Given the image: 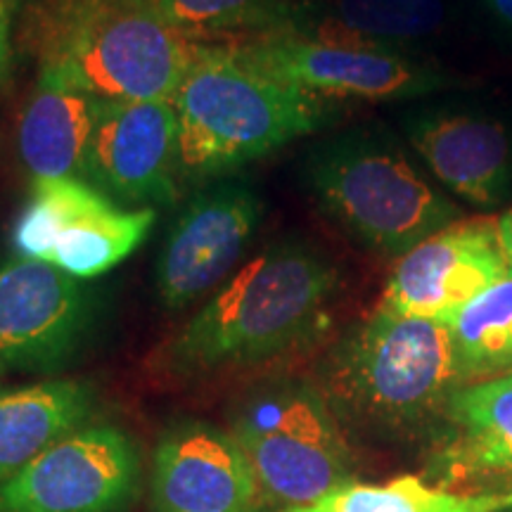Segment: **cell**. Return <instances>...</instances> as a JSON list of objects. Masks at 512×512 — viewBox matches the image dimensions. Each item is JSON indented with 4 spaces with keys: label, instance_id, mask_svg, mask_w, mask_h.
I'll return each instance as SVG.
<instances>
[{
    "label": "cell",
    "instance_id": "obj_1",
    "mask_svg": "<svg viewBox=\"0 0 512 512\" xmlns=\"http://www.w3.org/2000/svg\"><path fill=\"white\" fill-rule=\"evenodd\" d=\"M339 287L335 261L306 240L261 249L157 354L178 380L264 366L318 335Z\"/></svg>",
    "mask_w": 512,
    "mask_h": 512
},
{
    "label": "cell",
    "instance_id": "obj_2",
    "mask_svg": "<svg viewBox=\"0 0 512 512\" xmlns=\"http://www.w3.org/2000/svg\"><path fill=\"white\" fill-rule=\"evenodd\" d=\"M444 320L377 306L337 339L316 387L339 425L382 441L439 439L453 394L465 387Z\"/></svg>",
    "mask_w": 512,
    "mask_h": 512
},
{
    "label": "cell",
    "instance_id": "obj_3",
    "mask_svg": "<svg viewBox=\"0 0 512 512\" xmlns=\"http://www.w3.org/2000/svg\"><path fill=\"white\" fill-rule=\"evenodd\" d=\"M178 178H223L292 140L316 133L330 117L328 98L275 79L228 46L195 43L174 98Z\"/></svg>",
    "mask_w": 512,
    "mask_h": 512
},
{
    "label": "cell",
    "instance_id": "obj_4",
    "mask_svg": "<svg viewBox=\"0 0 512 512\" xmlns=\"http://www.w3.org/2000/svg\"><path fill=\"white\" fill-rule=\"evenodd\" d=\"M304 183L351 238L396 259L463 216L399 145L373 131L320 143L306 157Z\"/></svg>",
    "mask_w": 512,
    "mask_h": 512
},
{
    "label": "cell",
    "instance_id": "obj_5",
    "mask_svg": "<svg viewBox=\"0 0 512 512\" xmlns=\"http://www.w3.org/2000/svg\"><path fill=\"white\" fill-rule=\"evenodd\" d=\"M195 43L157 0H50L43 60L107 102L171 100Z\"/></svg>",
    "mask_w": 512,
    "mask_h": 512
},
{
    "label": "cell",
    "instance_id": "obj_6",
    "mask_svg": "<svg viewBox=\"0 0 512 512\" xmlns=\"http://www.w3.org/2000/svg\"><path fill=\"white\" fill-rule=\"evenodd\" d=\"M228 425L254 467L261 505L273 512L354 482V453L316 382L256 384L235 403Z\"/></svg>",
    "mask_w": 512,
    "mask_h": 512
},
{
    "label": "cell",
    "instance_id": "obj_7",
    "mask_svg": "<svg viewBox=\"0 0 512 512\" xmlns=\"http://www.w3.org/2000/svg\"><path fill=\"white\" fill-rule=\"evenodd\" d=\"M155 221L152 207H124L86 178H60L31 185L12 247L76 280H91L136 252Z\"/></svg>",
    "mask_w": 512,
    "mask_h": 512
},
{
    "label": "cell",
    "instance_id": "obj_8",
    "mask_svg": "<svg viewBox=\"0 0 512 512\" xmlns=\"http://www.w3.org/2000/svg\"><path fill=\"white\" fill-rule=\"evenodd\" d=\"M242 60L320 98L406 100L437 93L451 79L396 48L354 46L283 31L226 43Z\"/></svg>",
    "mask_w": 512,
    "mask_h": 512
},
{
    "label": "cell",
    "instance_id": "obj_9",
    "mask_svg": "<svg viewBox=\"0 0 512 512\" xmlns=\"http://www.w3.org/2000/svg\"><path fill=\"white\" fill-rule=\"evenodd\" d=\"M140 486L133 439L86 425L0 484V512H126Z\"/></svg>",
    "mask_w": 512,
    "mask_h": 512
},
{
    "label": "cell",
    "instance_id": "obj_10",
    "mask_svg": "<svg viewBox=\"0 0 512 512\" xmlns=\"http://www.w3.org/2000/svg\"><path fill=\"white\" fill-rule=\"evenodd\" d=\"M264 219L254 185L235 178L204 185L166 235L155 268L157 297L178 311L209 294L233 271Z\"/></svg>",
    "mask_w": 512,
    "mask_h": 512
},
{
    "label": "cell",
    "instance_id": "obj_11",
    "mask_svg": "<svg viewBox=\"0 0 512 512\" xmlns=\"http://www.w3.org/2000/svg\"><path fill=\"white\" fill-rule=\"evenodd\" d=\"M505 275L496 219L460 216L399 256L380 306L401 316L446 320Z\"/></svg>",
    "mask_w": 512,
    "mask_h": 512
},
{
    "label": "cell",
    "instance_id": "obj_12",
    "mask_svg": "<svg viewBox=\"0 0 512 512\" xmlns=\"http://www.w3.org/2000/svg\"><path fill=\"white\" fill-rule=\"evenodd\" d=\"M93 316L91 292L81 280L46 261L0 264V361L48 373L76 354Z\"/></svg>",
    "mask_w": 512,
    "mask_h": 512
},
{
    "label": "cell",
    "instance_id": "obj_13",
    "mask_svg": "<svg viewBox=\"0 0 512 512\" xmlns=\"http://www.w3.org/2000/svg\"><path fill=\"white\" fill-rule=\"evenodd\" d=\"M83 178L119 204H169L178 195V117L171 100L107 102Z\"/></svg>",
    "mask_w": 512,
    "mask_h": 512
},
{
    "label": "cell",
    "instance_id": "obj_14",
    "mask_svg": "<svg viewBox=\"0 0 512 512\" xmlns=\"http://www.w3.org/2000/svg\"><path fill=\"white\" fill-rule=\"evenodd\" d=\"M152 512H259L254 467L230 430L185 420L159 439L152 460Z\"/></svg>",
    "mask_w": 512,
    "mask_h": 512
},
{
    "label": "cell",
    "instance_id": "obj_15",
    "mask_svg": "<svg viewBox=\"0 0 512 512\" xmlns=\"http://www.w3.org/2000/svg\"><path fill=\"white\" fill-rule=\"evenodd\" d=\"M422 162L460 200L489 209L512 190V136L479 114H418L406 126Z\"/></svg>",
    "mask_w": 512,
    "mask_h": 512
},
{
    "label": "cell",
    "instance_id": "obj_16",
    "mask_svg": "<svg viewBox=\"0 0 512 512\" xmlns=\"http://www.w3.org/2000/svg\"><path fill=\"white\" fill-rule=\"evenodd\" d=\"M107 100L53 62H41L34 93L19 121V155L31 185L83 178L88 145Z\"/></svg>",
    "mask_w": 512,
    "mask_h": 512
},
{
    "label": "cell",
    "instance_id": "obj_17",
    "mask_svg": "<svg viewBox=\"0 0 512 512\" xmlns=\"http://www.w3.org/2000/svg\"><path fill=\"white\" fill-rule=\"evenodd\" d=\"M437 444L430 475L444 489L512 475V373L460 387Z\"/></svg>",
    "mask_w": 512,
    "mask_h": 512
},
{
    "label": "cell",
    "instance_id": "obj_18",
    "mask_svg": "<svg viewBox=\"0 0 512 512\" xmlns=\"http://www.w3.org/2000/svg\"><path fill=\"white\" fill-rule=\"evenodd\" d=\"M93 411L95 392L81 380H48L0 392V484L91 425Z\"/></svg>",
    "mask_w": 512,
    "mask_h": 512
},
{
    "label": "cell",
    "instance_id": "obj_19",
    "mask_svg": "<svg viewBox=\"0 0 512 512\" xmlns=\"http://www.w3.org/2000/svg\"><path fill=\"white\" fill-rule=\"evenodd\" d=\"M297 34L332 43L394 48L439 31L446 22L444 0H320L304 5Z\"/></svg>",
    "mask_w": 512,
    "mask_h": 512
},
{
    "label": "cell",
    "instance_id": "obj_20",
    "mask_svg": "<svg viewBox=\"0 0 512 512\" xmlns=\"http://www.w3.org/2000/svg\"><path fill=\"white\" fill-rule=\"evenodd\" d=\"M171 29L190 43L226 46L299 31L304 5L297 0H157Z\"/></svg>",
    "mask_w": 512,
    "mask_h": 512
},
{
    "label": "cell",
    "instance_id": "obj_21",
    "mask_svg": "<svg viewBox=\"0 0 512 512\" xmlns=\"http://www.w3.org/2000/svg\"><path fill=\"white\" fill-rule=\"evenodd\" d=\"M512 508L508 491H453L408 475L384 484L349 482L318 501L280 512H505Z\"/></svg>",
    "mask_w": 512,
    "mask_h": 512
},
{
    "label": "cell",
    "instance_id": "obj_22",
    "mask_svg": "<svg viewBox=\"0 0 512 512\" xmlns=\"http://www.w3.org/2000/svg\"><path fill=\"white\" fill-rule=\"evenodd\" d=\"M444 323L467 384L512 373V275L460 306Z\"/></svg>",
    "mask_w": 512,
    "mask_h": 512
},
{
    "label": "cell",
    "instance_id": "obj_23",
    "mask_svg": "<svg viewBox=\"0 0 512 512\" xmlns=\"http://www.w3.org/2000/svg\"><path fill=\"white\" fill-rule=\"evenodd\" d=\"M498 226V238H501L505 264H508V275H512V207L503 211L501 216H496Z\"/></svg>",
    "mask_w": 512,
    "mask_h": 512
},
{
    "label": "cell",
    "instance_id": "obj_24",
    "mask_svg": "<svg viewBox=\"0 0 512 512\" xmlns=\"http://www.w3.org/2000/svg\"><path fill=\"white\" fill-rule=\"evenodd\" d=\"M494 15L501 19L505 27L512 29V0H486Z\"/></svg>",
    "mask_w": 512,
    "mask_h": 512
},
{
    "label": "cell",
    "instance_id": "obj_25",
    "mask_svg": "<svg viewBox=\"0 0 512 512\" xmlns=\"http://www.w3.org/2000/svg\"><path fill=\"white\" fill-rule=\"evenodd\" d=\"M8 69H10V62L0 57V79H5V76H8Z\"/></svg>",
    "mask_w": 512,
    "mask_h": 512
},
{
    "label": "cell",
    "instance_id": "obj_26",
    "mask_svg": "<svg viewBox=\"0 0 512 512\" xmlns=\"http://www.w3.org/2000/svg\"><path fill=\"white\" fill-rule=\"evenodd\" d=\"M297 3H302V5H313V3H320V0H297Z\"/></svg>",
    "mask_w": 512,
    "mask_h": 512
},
{
    "label": "cell",
    "instance_id": "obj_27",
    "mask_svg": "<svg viewBox=\"0 0 512 512\" xmlns=\"http://www.w3.org/2000/svg\"><path fill=\"white\" fill-rule=\"evenodd\" d=\"M5 368H8V366H5V363H3V361H0V377H3V375H5Z\"/></svg>",
    "mask_w": 512,
    "mask_h": 512
},
{
    "label": "cell",
    "instance_id": "obj_28",
    "mask_svg": "<svg viewBox=\"0 0 512 512\" xmlns=\"http://www.w3.org/2000/svg\"><path fill=\"white\" fill-rule=\"evenodd\" d=\"M510 489H512V486H510ZM505 512H512V508H510V510H505Z\"/></svg>",
    "mask_w": 512,
    "mask_h": 512
}]
</instances>
